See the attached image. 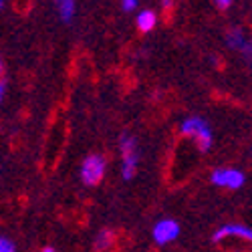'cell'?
<instances>
[{"label": "cell", "mask_w": 252, "mask_h": 252, "mask_svg": "<svg viewBox=\"0 0 252 252\" xmlns=\"http://www.w3.org/2000/svg\"><path fill=\"white\" fill-rule=\"evenodd\" d=\"M180 135L186 139H192L194 145L198 148V152H210L212 148V129L206 119L198 117V115H190L180 123Z\"/></svg>", "instance_id": "obj_1"}, {"label": "cell", "mask_w": 252, "mask_h": 252, "mask_svg": "<svg viewBox=\"0 0 252 252\" xmlns=\"http://www.w3.org/2000/svg\"><path fill=\"white\" fill-rule=\"evenodd\" d=\"M119 154H121V174L123 180H133L139 170V143L131 133H121L119 137Z\"/></svg>", "instance_id": "obj_2"}, {"label": "cell", "mask_w": 252, "mask_h": 252, "mask_svg": "<svg viewBox=\"0 0 252 252\" xmlns=\"http://www.w3.org/2000/svg\"><path fill=\"white\" fill-rule=\"evenodd\" d=\"M107 174V158L101 154H89L81 161V182L85 186H99Z\"/></svg>", "instance_id": "obj_3"}, {"label": "cell", "mask_w": 252, "mask_h": 252, "mask_svg": "<svg viewBox=\"0 0 252 252\" xmlns=\"http://www.w3.org/2000/svg\"><path fill=\"white\" fill-rule=\"evenodd\" d=\"M210 182L224 190H240L244 186V174L238 167H216L210 174Z\"/></svg>", "instance_id": "obj_4"}, {"label": "cell", "mask_w": 252, "mask_h": 252, "mask_svg": "<svg viewBox=\"0 0 252 252\" xmlns=\"http://www.w3.org/2000/svg\"><path fill=\"white\" fill-rule=\"evenodd\" d=\"M152 236H154V242L158 246H167L178 240L180 236V224L174 220V218H161L156 222L154 230H152Z\"/></svg>", "instance_id": "obj_5"}, {"label": "cell", "mask_w": 252, "mask_h": 252, "mask_svg": "<svg viewBox=\"0 0 252 252\" xmlns=\"http://www.w3.org/2000/svg\"><path fill=\"white\" fill-rule=\"evenodd\" d=\"M228 238L252 242V228L242 224V222H232V224H222L220 228L214 230V234H212L214 242H222V240H228Z\"/></svg>", "instance_id": "obj_6"}, {"label": "cell", "mask_w": 252, "mask_h": 252, "mask_svg": "<svg viewBox=\"0 0 252 252\" xmlns=\"http://www.w3.org/2000/svg\"><path fill=\"white\" fill-rule=\"evenodd\" d=\"M226 45L232 51H238L240 55L252 59V40L244 29H240V27L228 29L226 31Z\"/></svg>", "instance_id": "obj_7"}, {"label": "cell", "mask_w": 252, "mask_h": 252, "mask_svg": "<svg viewBox=\"0 0 252 252\" xmlns=\"http://www.w3.org/2000/svg\"><path fill=\"white\" fill-rule=\"evenodd\" d=\"M158 25V12L154 8H143L137 12L135 16V27L139 29V32H152Z\"/></svg>", "instance_id": "obj_8"}, {"label": "cell", "mask_w": 252, "mask_h": 252, "mask_svg": "<svg viewBox=\"0 0 252 252\" xmlns=\"http://www.w3.org/2000/svg\"><path fill=\"white\" fill-rule=\"evenodd\" d=\"M55 6H57V14H59V18L63 20V23L71 25L73 20H75V14H77V2H73V0H59Z\"/></svg>", "instance_id": "obj_9"}, {"label": "cell", "mask_w": 252, "mask_h": 252, "mask_svg": "<svg viewBox=\"0 0 252 252\" xmlns=\"http://www.w3.org/2000/svg\"><path fill=\"white\" fill-rule=\"evenodd\" d=\"M115 242V232L109 228H103L97 232V238H95V248L97 252H105V250H109Z\"/></svg>", "instance_id": "obj_10"}, {"label": "cell", "mask_w": 252, "mask_h": 252, "mask_svg": "<svg viewBox=\"0 0 252 252\" xmlns=\"http://www.w3.org/2000/svg\"><path fill=\"white\" fill-rule=\"evenodd\" d=\"M0 252H16L14 242L6 236H0Z\"/></svg>", "instance_id": "obj_11"}, {"label": "cell", "mask_w": 252, "mask_h": 252, "mask_svg": "<svg viewBox=\"0 0 252 252\" xmlns=\"http://www.w3.org/2000/svg\"><path fill=\"white\" fill-rule=\"evenodd\" d=\"M119 6H121L123 12H131V10H137L139 2L137 0H123V2H119Z\"/></svg>", "instance_id": "obj_12"}, {"label": "cell", "mask_w": 252, "mask_h": 252, "mask_svg": "<svg viewBox=\"0 0 252 252\" xmlns=\"http://www.w3.org/2000/svg\"><path fill=\"white\" fill-rule=\"evenodd\" d=\"M214 6H216L218 10H226V8L232 6V0H216Z\"/></svg>", "instance_id": "obj_13"}, {"label": "cell", "mask_w": 252, "mask_h": 252, "mask_svg": "<svg viewBox=\"0 0 252 252\" xmlns=\"http://www.w3.org/2000/svg\"><path fill=\"white\" fill-rule=\"evenodd\" d=\"M2 97H4V83L0 81V103H2Z\"/></svg>", "instance_id": "obj_14"}, {"label": "cell", "mask_w": 252, "mask_h": 252, "mask_svg": "<svg viewBox=\"0 0 252 252\" xmlns=\"http://www.w3.org/2000/svg\"><path fill=\"white\" fill-rule=\"evenodd\" d=\"M2 75H4V63H2V59H0V79H2Z\"/></svg>", "instance_id": "obj_15"}, {"label": "cell", "mask_w": 252, "mask_h": 252, "mask_svg": "<svg viewBox=\"0 0 252 252\" xmlns=\"http://www.w3.org/2000/svg\"><path fill=\"white\" fill-rule=\"evenodd\" d=\"M161 6H163V8H165V10H167V8H172V6H174V4H172V2H161Z\"/></svg>", "instance_id": "obj_16"}, {"label": "cell", "mask_w": 252, "mask_h": 252, "mask_svg": "<svg viewBox=\"0 0 252 252\" xmlns=\"http://www.w3.org/2000/svg\"><path fill=\"white\" fill-rule=\"evenodd\" d=\"M40 252H55V248H51V246H47V248H43Z\"/></svg>", "instance_id": "obj_17"}, {"label": "cell", "mask_w": 252, "mask_h": 252, "mask_svg": "<svg viewBox=\"0 0 252 252\" xmlns=\"http://www.w3.org/2000/svg\"><path fill=\"white\" fill-rule=\"evenodd\" d=\"M4 6H6V4H4V2H2V0H0V10H2V8H4Z\"/></svg>", "instance_id": "obj_18"}, {"label": "cell", "mask_w": 252, "mask_h": 252, "mask_svg": "<svg viewBox=\"0 0 252 252\" xmlns=\"http://www.w3.org/2000/svg\"><path fill=\"white\" fill-rule=\"evenodd\" d=\"M234 252H242V250H234Z\"/></svg>", "instance_id": "obj_19"}]
</instances>
